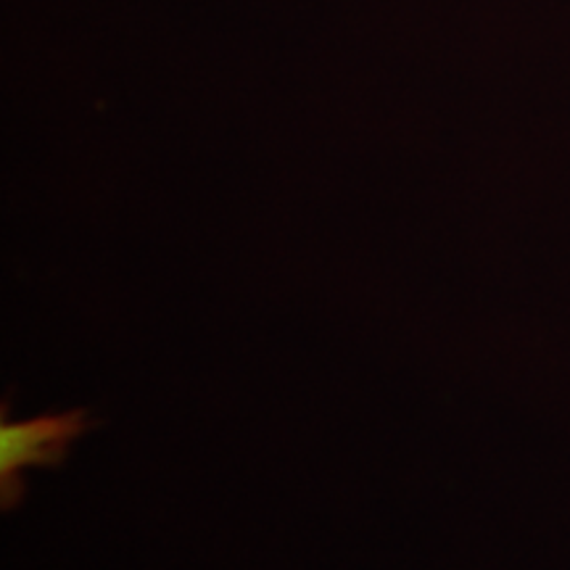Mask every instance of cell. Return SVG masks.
Masks as SVG:
<instances>
[{
	"label": "cell",
	"mask_w": 570,
	"mask_h": 570,
	"mask_svg": "<svg viewBox=\"0 0 570 570\" xmlns=\"http://www.w3.org/2000/svg\"><path fill=\"white\" fill-rule=\"evenodd\" d=\"M92 431V420L85 407L63 412H42L27 420H9V404H3L0 420V508L17 510L24 499L21 470L59 468L69 458V444Z\"/></svg>",
	"instance_id": "cell-1"
}]
</instances>
